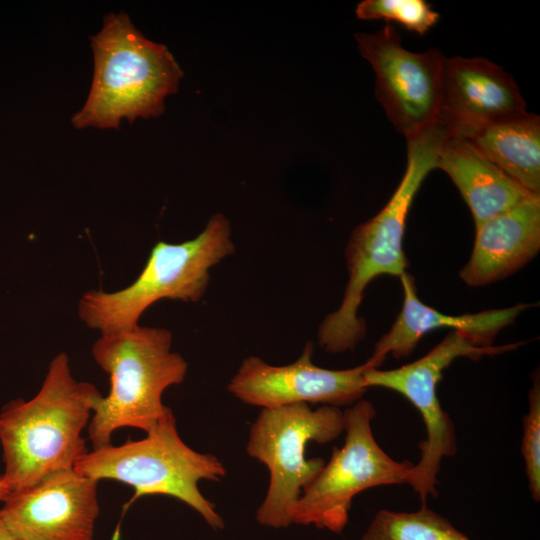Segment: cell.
Returning <instances> with one entry per match:
<instances>
[{
	"label": "cell",
	"instance_id": "15",
	"mask_svg": "<svg viewBox=\"0 0 540 540\" xmlns=\"http://www.w3.org/2000/svg\"><path fill=\"white\" fill-rule=\"evenodd\" d=\"M469 260L459 272L469 286L501 280L525 266L540 249V195L475 227Z\"/></svg>",
	"mask_w": 540,
	"mask_h": 540
},
{
	"label": "cell",
	"instance_id": "10",
	"mask_svg": "<svg viewBox=\"0 0 540 540\" xmlns=\"http://www.w3.org/2000/svg\"><path fill=\"white\" fill-rule=\"evenodd\" d=\"M360 54L375 73V95L405 138L437 123L445 57L437 49H405L394 26L355 34Z\"/></svg>",
	"mask_w": 540,
	"mask_h": 540
},
{
	"label": "cell",
	"instance_id": "17",
	"mask_svg": "<svg viewBox=\"0 0 540 540\" xmlns=\"http://www.w3.org/2000/svg\"><path fill=\"white\" fill-rule=\"evenodd\" d=\"M502 172L540 195V118L527 111L493 122L467 138Z\"/></svg>",
	"mask_w": 540,
	"mask_h": 540
},
{
	"label": "cell",
	"instance_id": "21",
	"mask_svg": "<svg viewBox=\"0 0 540 540\" xmlns=\"http://www.w3.org/2000/svg\"><path fill=\"white\" fill-rule=\"evenodd\" d=\"M0 540H20L4 524L0 517Z\"/></svg>",
	"mask_w": 540,
	"mask_h": 540
},
{
	"label": "cell",
	"instance_id": "3",
	"mask_svg": "<svg viewBox=\"0 0 540 540\" xmlns=\"http://www.w3.org/2000/svg\"><path fill=\"white\" fill-rule=\"evenodd\" d=\"M94 74L76 128H118L122 119L158 117L183 72L168 48L148 40L125 12L109 13L91 37Z\"/></svg>",
	"mask_w": 540,
	"mask_h": 540
},
{
	"label": "cell",
	"instance_id": "8",
	"mask_svg": "<svg viewBox=\"0 0 540 540\" xmlns=\"http://www.w3.org/2000/svg\"><path fill=\"white\" fill-rule=\"evenodd\" d=\"M373 404L360 399L343 411L342 447L302 490L291 509V522L340 534L359 493L386 485L408 484L414 463L397 461L378 444L372 430Z\"/></svg>",
	"mask_w": 540,
	"mask_h": 540
},
{
	"label": "cell",
	"instance_id": "20",
	"mask_svg": "<svg viewBox=\"0 0 540 540\" xmlns=\"http://www.w3.org/2000/svg\"><path fill=\"white\" fill-rule=\"evenodd\" d=\"M528 392V411L523 417L521 453L531 497L540 501V381L539 374L532 376Z\"/></svg>",
	"mask_w": 540,
	"mask_h": 540
},
{
	"label": "cell",
	"instance_id": "2",
	"mask_svg": "<svg viewBox=\"0 0 540 540\" xmlns=\"http://www.w3.org/2000/svg\"><path fill=\"white\" fill-rule=\"evenodd\" d=\"M447 137L435 124L407 140L404 174L385 206L359 224L345 248L348 281L338 308L320 323L317 338L328 353L352 351L366 334L358 311L367 286L381 275L401 277L408 266L403 249L406 220L427 175L436 169L438 150Z\"/></svg>",
	"mask_w": 540,
	"mask_h": 540
},
{
	"label": "cell",
	"instance_id": "14",
	"mask_svg": "<svg viewBox=\"0 0 540 540\" xmlns=\"http://www.w3.org/2000/svg\"><path fill=\"white\" fill-rule=\"evenodd\" d=\"M400 280L404 293L402 309L389 331L377 341L370 356L380 366L389 354L396 359L409 356L424 335L439 328L460 332L477 346H494L498 333L530 307L529 304H517L477 313L446 315L419 299L409 273H404Z\"/></svg>",
	"mask_w": 540,
	"mask_h": 540
},
{
	"label": "cell",
	"instance_id": "12",
	"mask_svg": "<svg viewBox=\"0 0 540 540\" xmlns=\"http://www.w3.org/2000/svg\"><path fill=\"white\" fill-rule=\"evenodd\" d=\"M98 482L74 468L55 472L10 492L0 517L20 540H93L100 513Z\"/></svg>",
	"mask_w": 540,
	"mask_h": 540
},
{
	"label": "cell",
	"instance_id": "1",
	"mask_svg": "<svg viewBox=\"0 0 540 540\" xmlns=\"http://www.w3.org/2000/svg\"><path fill=\"white\" fill-rule=\"evenodd\" d=\"M102 396L93 384L73 377L69 358L61 352L33 398H17L2 407V476L11 492L74 468L88 452L81 433Z\"/></svg>",
	"mask_w": 540,
	"mask_h": 540
},
{
	"label": "cell",
	"instance_id": "7",
	"mask_svg": "<svg viewBox=\"0 0 540 540\" xmlns=\"http://www.w3.org/2000/svg\"><path fill=\"white\" fill-rule=\"evenodd\" d=\"M343 433V411L321 405L312 409L297 403L262 409L250 428L248 455L269 472L266 496L256 511L259 524L279 529L292 524L291 509L302 490L317 476L325 461L305 458L309 442L324 444Z\"/></svg>",
	"mask_w": 540,
	"mask_h": 540
},
{
	"label": "cell",
	"instance_id": "11",
	"mask_svg": "<svg viewBox=\"0 0 540 540\" xmlns=\"http://www.w3.org/2000/svg\"><path fill=\"white\" fill-rule=\"evenodd\" d=\"M313 351L314 344L309 341L295 362L283 366L248 356L230 379L227 389L240 401L262 409L297 403L349 407L368 390L364 385L365 373L380 367L369 358L352 368L326 369L313 363Z\"/></svg>",
	"mask_w": 540,
	"mask_h": 540
},
{
	"label": "cell",
	"instance_id": "18",
	"mask_svg": "<svg viewBox=\"0 0 540 540\" xmlns=\"http://www.w3.org/2000/svg\"><path fill=\"white\" fill-rule=\"evenodd\" d=\"M360 540H472L447 518L423 505L417 511L381 509Z\"/></svg>",
	"mask_w": 540,
	"mask_h": 540
},
{
	"label": "cell",
	"instance_id": "4",
	"mask_svg": "<svg viewBox=\"0 0 540 540\" xmlns=\"http://www.w3.org/2000/svg\"><path fill=\"white\" fill-rule=\"evenodd\" d=\"M172 333L137 325L100 334L92 345L98 366L110 378V391L99 400L87 427L92 449L112 444L123 427L149 431L170 409L164 391L183 382L188 363L172 351Z\"/></svg>",
	"mask_w": 540,
	"mask_h": 540
},
{
	"label": "cell",
	"instance_id": "5",
	"mask_svg": "<svg viewBox=\"0 0 540 540\" xmlns=\"http://www.w3.org/2000/svg\"><path fill=\"white\" fill-rule=\"evenodd\" d=\"M234 251L230 221L217 213L191 240L157 242L129 286L115 292H85L78 316L89 328L107 334L136 327L142 314L161 299L198 302L208 288L210 269Z\"/></svg>",
	"mask_w": 540,
	"mask_h": 540
},
{
	"label": "cell",
	"instance_id": "6",
	"mask_svg": "<svg viewBox=\"0 0 540 540\" xmlns=\"http://www.w3.org/2000/svg\"><path fill=\"white\" fill-rule=\"evenodd\" d=\"M74 470L97 481L109 479L127 484L137 497L176 498L213 529L224 528L215 505L203 496L198 484L201 480L220 481L226 468L215 455L197 452L181 439L171 409L143 439L92 449L75 463Z\"/></svg>",
	"mask_w": 540,
	"mask_h": 540
},
{
	"label": "cell",
	"instance_id": "9",
	"mask_svg": "<svg viewBox=\"0 0 540 540\" xmlns=\"http://www.w3.org/2000/svg\"><path fill=\"white\" fill-rule=\"evenodd\" d=\"M521 342L481 347L457 331H450L436 346L421 358L396 369L373 368L364 375L366 388L381 387L395 391L420 413L426 438L419 443L420 459L414 464L408 484L425 505L428 497L437 495L438 474L444 458L457 453L455 425L442 408L437 386L443 372L456 359L472 360L514 350Z\"/></svg>",
	"mask_w": 540,
	"mask_h": 540
},
{
	"label": "cell",
	"instance_id": "16",
	"mask_svg": "<svg viewBox=\"0 0 540 540\" xmlns=\"http://www.w3.org/2000/svg\"><path fill=\"white\" fill-rule=\"evenodd\" d=\"M436 168L460 192L475 227L536 195L502 172L466 138L446 137L438 150Z\"/></svg>",
	"mask_w": 540,
	"mask_h": 540
},
{
	"label": "cell",
	"instance_id": "13",
	"mask_svg": "<svg viewBox=\"0 0 540 540\" xmlns=\"http://www.w3.org/2000/svg\"><path fill=\"white\" fill-rule=\"evenodd\" d=\"M526 111L513 77L485 58H445L437 124L447 137L469 138L479 129Z\"/></svg>",
	"mask_w": 540,
	"mask_h": 540
},
{
	"label": "cell",
	"instance_id": "22",
	"mask_svg": "<svg viewBox=\"0 0 540 540\" xmlns=\"http://www.w3.org/2000/svg\"><path fill=\"white\" fill-rule=\"evenodd\" d=\"M10 489L3 478L2 475H0V501H4L6 497L10 494Z\"/></svg>",
	"mask_w": 540,
	"mask_h": 540
},
{
	"label": "cell",
	"instance_id": "19",
	"mask_svg": "<svg viewBox=\"0 0 540 540\" xmlns=\"http://www.w3.org/2000/svg\"><path fill=\"white\" fill-rule=\"evenodd\" d=\"M355 12L361 20L397 22L420 35L432 28L440 17L424 0H364Z\"/></svg>",
	"mask_w": 540,
	"mask_h": 540
}]
</instances>
